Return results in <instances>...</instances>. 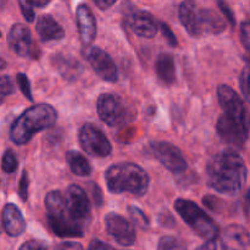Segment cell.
I'll list each match as a JSON object with an SVG mask.
<instances>
[{"instance_id": "cell-18", "label": "cell", "mask_w": 250, "mask_h": 250, "mask_svg": "<svg viewBox=\"0 0 250 250\" xmlns=\"http://www.w3.org/2000/svg\"><path fill=\"white\" fill-rule=\"evenodd\" d=\"M2 225L10 237H19L26 229V221L21 210L15 204H6L2 209Z\"/></svg>"}, {"instance_id": "cell-16", "label": "cell", "mask_w": 250, "mask_h": 250, "mask_svg": "<svg viewBox=\"0 0 250 250\" xmlns=\"http://www.w3.org/2000/svg\"><path fill=\"white\" fill-rule=\"evenodd\" d=\"M7 44L10 49L19 56L26 58L32 51V34L28 27L22 23H16L11 27L7 34Z\"/></svg>"}, {"instance_id": "cell-13", "label": "cell", "mask_w": 250, "mask_h": 250, "mask_svg": "<svg viewBox=\"0 0 250 250\" xmlns=\"http://www.w3.org/2000/svg\"><path fill=\"white\" fill-rule=\"evenodd\" d=\"M106 231L115 241L124 247L133 246L136 242V231L128 220L115 212H109L105 216Z\"/></svg>"}, {"instance_id": "cell-37", "label": "cell", "mask_w": 250, "mask_h": 250, "mask_svg": "<svg viewBox=\"0 0 250 250\" xmlns=\"http://www.w3.org/2000/svg\"><path fill=\"white\" fill-rule=\"evenodd\" d=\"M20 250H48L43 243L38 241H28L21 246Z\"/></svg>"}, {"instance_id": "cell-23", "label": "cell", "mask_w": 250, "mask_h": 250, "mask_svg": "<svg viewBox=\"0 0 250 250\" xmlns=\"http://www.w3.org/2000/svg\"><path fill=\"white\" fill-rule=\"evenodd\" d=\"M66 161H67L70 170L75 175L85 177L92 173V166L83 154L76 150H70L66 153Z\"/></svg>"}, {"instance_id": "cell-24", "label": "cell", "mask_w": 250, "mask_h": 250, "mask_svg": "<svg viewBox=\"0 0 250 250\" xmlns=\"http://www.w3.org/2000/svg\"><path fill=\"white\" fill-rule=\"evenodd\" d=\"M226 29V22L216 11L204 9V32L209 34H219Z\"/></svg>"}, {"instance_id": "cell-9", "label": "cell", "mask_w": 250, "mask_h": 250, "mask_svg": "<svg viewBox=\"0 0 250 250\" xmlns=\"http://www.w3.org/2000/svg\"><path fill=\"white\" fill-rule=\"evenodd\" d=\"M80 143L85 153L95 158H106L112 151L111 143L104 132L92 124L83 125L80 131Z\"/></svg>"}, {"instance_id": "cell-27", "label": "cell", "mask_w": 250, "mask_h": 250, "mask_svg": "<svg viewBox=\"0 0 250 250\" xmlns=\"http://www.w3.org/2000/svg\"><path fill=\"white\" fill-rule=\"evenodd\" d=\"M17 165H19V163H17V158L14 151L10 150V149L5 151L1 161L2 170L6 173H14L17 170Z\"/></svg>"}, {"instance_id": "cell-31", "label": "cell", "mask_w": 250, "mask_h": 250, "mask_svg": "<svg viewBox=\"0 0 250 250\" xmlns=\"http://www.w3.org/2000/svg\"><path fill=\"white\" fill-rule=\"evenodd\" d=\"M197 250H227V246L224 241L219 238L209 239L207 243L200 246Z\"/></svg>"}, {"instance_id": "cell-5", "label": "cell", "mask_w": 250, "mask_h": 250, "mask_svg": "<svg viewBox=\"0 0 250 250\" xmlns=\"http://www.w3.org/2000/svg\"><path fill=\"white\" fill-rule=\"evenodd\" d=\"M175 209L183 221L203 239L209 241L219 237L220 229L216 222L194 202L188 199H177L175 202Z\"/></svg>"}, {"instance_id": "cell-35", "label": "cell", "mask_w": 250, "mask_h": 250, "mask_svg": "<svg viewBox=\"0 0 250 250\" xmlns=\"http://www.w3.org/2000/svg\"><path fill=\"white\" fill-rule=\"evenodd\" d=\"M160 31L163 32V36L165 37L166 41H167V43L170 44V45H172V46L177 45V38H176L175 33L171 31V28L168 27V24L164 23V22H160Z\"/></svg>"}, {"instance_id": "cell-12", "label": "cell", "mask_w": 250, "mask_h": 250, "mask_svg": "<svg viewBox=\"0 0 250 250\" xmlns=\"http://www.w3.org/2000/svg\"><path fill=\"white\" fill-rule=\"evenodd\" d=\"M178 17L186 31L192 37H200L204 32V9H200L194 0H185L178 9Z\"/></svg>"}, {"instance_id": "cell-25", "label": "cell", "mask_w": 250, "mask_h": 250, "mask_svg": "<svg viewBox=\"0 0 250 250\" xmlns=\"http://www.w3.org/2000/svg\"><path fill=\"white\" fill-rule=\"evenodd\" d=\"M158 250H187V246L177 237L165 236L159 241Z\"/></svg>"}, {"instance_id": "cell-39", "label": "cell", "mask_w": 250, "mask_h": 250, "mask_svg": "<svg viewBox=\"0 0 250 250\" xmlns=\"http://www.w3.org/2000/svg\"><path fill=\"white\" fill-rule=\"evenodd\" d=\"M55 250H83V247L76 242H63L59 244Z\"/></svg>"}, {"instance_id": "cell-19", "label": "cell", "mask_w": 250, "mask_h": 250, "mask_svg": "<svg viewBox=\"0 0 250 250\" xmlns=\"http://www.w3.org/2000/svg\"><path fill=\"white\" fill-rule=\"evenodd\" d=\"M36 31L42 42L61 41L65 37L63 28L50 15H42L39 17L36 24Z\"/></svg>"}, {"instance_id": "cell-36", "label": "cell", "mask_w": 250, "mask_h": 250, "mask_svg": "<svg viewBox=\"0 0 250 250\" xmlns=\"http://www.w3.org/2000/svg\"><path fill=\"white\" fill-rule=\"evenodd\" d=\"M217 4H219V6H220V9H221L224 16L226 17L229 22H231V24H233L234 26V23H236V20H234V15H233V12H232V10L229 9V5H227L224 0H217Z\"/></svg>"}, {"instance_id": "cell-1", "label": "cell", "mask_w": 250, "mask_h": 250, "mask_svg": "<svg viewBox=\"0 0 250 250\" xmlns=\"http://www.w3.org/2000/svg\"><path fill=\"white\" fill-rule=\"evenodd\" d=\"M248 170L244 160L233 150H225L212 156L207 166L208 186L219 193L234 195L247 182Z\"/></svg>"}, {"instance_id": "cell-3", "label": "cell", "mask_w": 250, "mask_h": 250, "mask_svg": "<svg viewBox=\"0 0 250 250\" xmlns=\"http://www.w3.org/2000/svg\"><path fill=\"white\" fill-rule=\"evenodd\" d=\"M107 188L111 193H131L143 197L149 189L150 178L146 171L133 163H121L110 166L105 172Z\"/></svg>"}, {"instance_id": "cell-6", "label": "cell", "mask_w": 250, "mask_h": 250, "mask_svg": "<svg viewBox=\"0 0 250 250\" xmlns=\"http://www.w3.org/2000/svg\"><path fill=\"white\" fill-rule=\"evenodd\" d=\"M216 131L225 143L242 148L249 137L250 121H243L224 112L217 120Z\"/></svg>"}, {"instance_id": "cell-41", "label": "cell", "mask_w": 250, "mask_h": 250, "mask_svg": "<svg viewBox=\"0 0 250 250\" xmlns=\"http://www.w3.org/2000/svg\"><path fill=\"white\" fill-rule=\"evenodd\" d=\"M32 6L36 7H44L50 2V0H27Z\"/></svg>"}, {"instance_id": "cell-10", "label": "cell", "mask_w": 250, "mask_h": 250, "mask_svg": "<svg viewBox=\"0 0 250 250\" xmlns=\"http://www.w3.org/2000/svg\"><path fill=\"white\" fill-rule=\"evenodd\" d=\"M88 63L102 80L106 82H116L119 78L116 63L111 56L98 46H88L84 50Z\"/></svg>"}, {"instance_id": "cell-17", "label": "cell", "mask_w": 250, "mask_h": 250, "mask_svg": "<svg viewBox=\"0 0 250 250\" xmlns=\"http://www.w3.org/2000/svg\"><path fill=\"white\" fill-rule=\"evenodd\" d=\"M76 20H77L81 41L84 45H89L97 37V22L88 5H78L76 10Z\"/></svg>"}, {"instance_id": "cell-15", "label": "cell", "mask_w": 250, "mask_h": 250, "mask_svg": "<svg viewBox=\"0 0 250 250\" xmlns=\"http://www.w3.org/2000/svg\"><path fill=\"white\" fill-rule=\"evenodd\" d=\"M128 26L137 36L143 38H153L160 29V22L148 11L137 10L128 16Z\"/></svg>"}, {"instance_id": "cell-21", "label": "cell", "mask_w": 250, "mask_h": 250, "mask_svg": "<svg viewBox=\"0 0 250 250\" xmlns=\"http://www.w3.org/2000/svg\"><path fill=\"white\" fill-rule=\"evenodd\" d=\"M155 71L158 78L166 85H172L176 81V67L173 56L168 53H163L155 61Z\"/></svg>"}, {"instance_id": "cell-11", "label": "cell", "mask_w": 250, "mask_h": 250, "mask_svg": "<svg viewBox=\"0 0 250 250\" xmlns=\"http://www.w3.org/2000/svg\"><path fill=\"white\" fill-rule=\"evenodd\" d=\"M154 156L173 173H182L187 170V161L182 151L168 142H154L150 144Z\"/></svg>"}, {"instance_id": "cell-14", "label": "cell", "mask_w": 250, "mask_h": 250, "mask_svg": "<svg viewBox=\"0 0 250 250\" xmlns=\"http://www.w3.org/2000/svg\"><path fill=\"white\" fill-rule=\"evenodd\" d=\"M217 98L225 114L243 121H250V116L244 106L243 100L231 87L226 84L220 85L217 88Z\"/></svg>"}, {"instance_id": "cell-8", "label": "cell", "mask_w": 250, "mask_h": 250, "mask_svg": "<svg viewBox=\"0 0 250 250\" xmlns=\"http://www.w3.org/2000/svg\"><path fill=\"white\" fill-rule=\"evenodd\" d=\"M66 209L76 224L85 229L90 221V203L88 195L82 187L71 185L65 193Z\"/></svg>"}, {"instance_id": "cell-43", "label": "cell", "mask_w": 250, "mask_h": 250, "mask_svg": "<svg viewBox=\"0 0 250 250\" xmlns=\"http://www.w3.org/2000/svg\"><path fill=\"white\" fill-rule=\"evenodd\" d=\"M247 199H248V200H249V203H250V190H249L248 195H247Z\"/></svg>"}, {"instance_id": "cell-22", "label": "cell", "mask_w": 250, "mask_h": 250, "mask_svg": "<svg viewBox=\"0 0 250 250\" xmlns=\"http://www.w3.org/2000/svg\"><path fill=\"white\" fill-rule=\"evenodd\" d=\"M53 62L59 70V72L68 81L77 78L83 70L80 61L68 55H61V54L55 55L53 58Z\"/></svg>"}, {"instance_id": "cell-32", "label": "cell", "mask_w": 250, "mask_h": 250, "mask_svg": "<svg viewBox=\"0 0 250 250\" xmlns=\"http://www.w3.org/2000/svg\"><path fill=\"white\" fill-rule=\"evenodd\" d=\"M20 7H21V12L23 15V17L26 19L27 22H33L36 14H34L33 6L29 4L27 0H19Z\"/></svg>"}, {"instance_id": "cell-29", "label": "cell", "mask_w": 250, "mask_h": 250, "mask_svg": "<svg viewBox=\"0 0 250 250\" xmlns=\"http://www.w3.org/2000/svg\"><path fill=\"white\" fill-rule=\"evenodd\" d=\"M128 211L129 215L132 216V219H133L134 224L138 225L141 229H146V227L149 226L148 217L146 216V214H144L141 209H138V208L136 207H129Z\"/></svg>"}, {"instance_id": "cell-20", "label": "cell", "mask_w": 250, "mask_h": 250, "mask_svg": "<svg viewBox=\"0 0 250 250\" xmlns=\"http://www.w3.org/2000/svg\"><path fill=\"white\" fill-rule=\"evenodd\" d=\"M224 242L227 248L232 250H248L250 248V236L244 227L231 225L224 231Z\"/></svg>"}, {"instance_id": "cell-7", "label": "cell", "mask_w": 250, "mask_h": 250, "mask_svg": "<svg viewBox=\"0 0 250 250\" xmlns=\"http://www.w3.org/2000/svg\"><path fill=\"white\" fill-rule=\"evenodd\" d=\"M97 110L100 120L110 127L120 126L129 117L128 109L124 100L119 95L111 93L102 94L98 98Z\"/></svg>"}, {"instance_id": "cell-33", "label": "cell", "mask_w": 250, "mask_h": 250, "mask_svg": "<svg viewBox=\"0 0 250 250\" xmlns=\"http://www.w3.org/2000/svg\"><path fill=\"white\" fill-rule=\"evenodd\" d=\"M241 41L246 50L250 54V21H246L241 26Z\"/></svg>"}, {"instance_id": "cell-30", "label": "cell", "mask_w": 250, "mask_h": 250, "mask_svg": "<svg viewBox=\"0 0 250 250\" xmlns=\"http://www.w3.org/2000/svg\"><path fill=\"white\" fill-rule=\"evenodd\" d=\"M17 84H19L20 89L23 93L24 97L28 100H33V97H32V90H31V84H29V80L27 78V76L24 73H17L16 76Z\"/></svg>"}, {"instance_id": "cell-34", "label": "cell", "mask_w": 250, "mask_h": 250, "mask_svg": "<svg viewBox=\"0 0 250 250\" xmlns=\"http://www.w3.org/2000/svg\"><path fill=\"white\" fill-rule=\"evenodd\" d=\"M28 175H27L26 171H23L21 176V180H20V186H19V194L23 202H26L27 198H28Z\"/></svg>"}, {"instance_id": "cell-4", "label": "cell", "mask_w": 250, "mask_h": 250, "mask_svg": "<svg viewBox=\"0 0 250 250\" xmlns=\"http://www.w3.org/2000/svg\"><path fill=\"white\" fill-rule=\"evenodd\" d=\"M45 209L48 224L56 236L61 238L66 237H82L84 229L73 221L66 209L65 197L59 190H51L45 197Z\"/></svg>"}, {"instance_id": "cell-26", "label": "cell", "mask_w": 250, "mask_h": 250, "mask_svg": "<svg viewBox=\"0 0 250 250\" xmlns=\"http://www.w3.org/2000/svg\"><path fill=\"white\" fill-rule=\"evenodd\" d=\"M239 87L244 99L250 104V60L246 61V66L239 76Z\"/></svg>"}, {"instance_id": "cell-42", "label": "cell", "mask_w": 250, "mask_h": 250, "mask_svg": "<svg viewBox=\"0 0 250 250\" xmlns=\"http://www.w3.org/2000/svg\"><path fill=\"white\" fill-rule=\"evenodd\" d=\"M5 67H6V62H5V60H2V59L0 58V71L4 70Z\"/></svg>"}, {"instance_id": "cell-2", "label": "cell", "mask_w": 250, "mask_h": 250, "mask_svg": "<svg viewBox=\"0 0 250 250\" xmlns=\"http://www.w3.org/2000/svg\"><path fill=\"white\" fill-rule=\"evenodd\" d=\"M58 112L51 105H34L15 120L10 128V138L17 146H24L34 134L54 126Z\"/></svg>"}, {"instance_id": "cell-38", "label": "cell", "mask_w": 250, "mask_h": 250, "mask_svg": "<svg viewBox=\"0 0 250 250\" xmlns=\"http://www.w3.org/2000/svg\"><path fill=\"white\" fill-rule=\"evenodd\" d=\"M88 250H112V248L109 246V244L100 241V239H93V241L89 243Z\"/></svg>"}, {"instance_id": "cell-44", "label": "cell", "mask_w": 250, "mask_h": 250, "mask_svg": "<svg viewBox=\"0 0 250 250\" xmlns=\"http://www.w3.org/2000/svg\"><path fill=\"white\" fill-rule=\"evenodd\" d=\"M0 36H1V33H0Z\"/></svg>"}, {"instance_id": "cell-28", "label": "cell", "mask_w": 250, "mask_h": 250, "mask_svg": "<svg viewBox=\"0 0 250 250\" xmlns=\"http://www.w3.org/2000/svg\"><path fill=\"white\" fill-rule=\"evenodd\" d=\"M12 93H15V85L12 80L9 76H1L0 77V105Z\"/></svg>"}, {"instance_id": "cell-40", "label": "cell", "mask_w": 250, "mask_h": 250, "mask_svg": "<svg viewBox=\"0 0 250 250\" xmlns=\"http://www.w3.org/2000/svg\"><path fill=\"white\" fill-rule=\"evenodd\" d=\"M93 1H94V4L97 5L99 9L106 10V9H109V7H111L112 5L117 1V0H93Z\"/></svg>"}]
</instances>
